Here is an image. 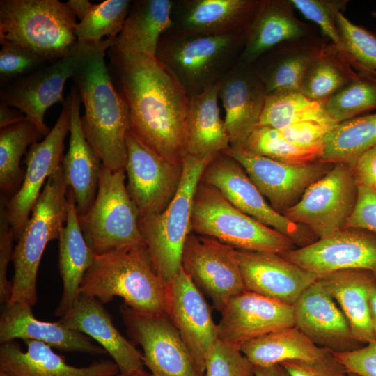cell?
<instances>
[{
	"mask_svg": "<svg viewBox=\"0 0 376 376\" xmlns=\"http://www.w3.org/2000/svg\"><path fill=\"white\" fill-rule=\"evenodd\" d=\"M107 65L123 99L130 130L149 148L178 163L187 154L188 95L173 74L156 58L108 50Z\"/></svg>",
	"mask_w": 376,
	"mask_h": 376,
	"instance_id": "cell-1",
	"label": "cell"
},
{
	"mask_svg": "<svg viewBox=\"0 0 376 376\" xmlns=\"http://www.w3.org/2000/svg\"><path fill=\"white\" fill-rule=\"evenodd\" d=\"M113 40L93 44L72 79L84 107L81 123L86 139L102 164L116 171L125 169L130 123L127 107L105 61V52Z\"/></svg>",
	"mask_w": 376,
	"mask_h": 376,
	"instance_id": "cell-2",
	"label": "cell"
},
{
	"mask_svg": "<svg viewBox=\"0 0 376 376\" xmlns=\"http://www.w3.org/2000/svg\"><path fill=\"white\" fill-rule=\"evenodd\" d=\"M166 283L153 269L145 247L128 248L95 256L80 286V295L103 304L115 297L143 313H166Z\"/></svg>",
	"mask_w": 376,
	"mask_h": 376,
	"instance_id": "cell-3",
	"label": "cell"
},
{
	"mask_svg": "<svg viewBox=\"0 0 376 376\" xmlns=\"http://www.w3.org/2000/svg\"><path fill=\"white\" fill-rule=\"evenodd\" d=\"M246 29L220 35L164 32L155 58L177 78L188 96L219 83L238 62Z\"/></svg>",
	"mask_w": 376,
	"mask_h": 376,
	"instance_id": "cell-4",
	"label": "cell"
},
{
	"mask_svg": "<svg viewBox=\"0 0 376 376\" xmlns=\"http://www.w3.org/2000/svg\"><path fill=\"white\" fill-rule=\"evenodd\" d=\"M68 187L61 166L47 179L13 249L14 274L8 302L25 301L32 306L36 304L37 276L44 251L49 242L58 240L67 221Z\"/></svg>",
	"mask_w": 376,
	"mask_h": 376,
	"instance_id": "cell-5",
	"label": "cell"
},
{
	"mask_svg": "<svg viewBox=\"0 0 376 376\" xmlns=\"http://www.w3.org/2000/svg\"><path fill=\"white\" fill-rule=\"evenodd\" d=\"M214 157L186 154L178 191L160 213L139 217V228L151 265L167 284L180 272L186 240L191 232L193 200L203 170Z\"/></svg>",
	"mask_w": 376,
	"mask_h": 376,
	"instance_id": "cell-6",
	"label": "cell"
},
{
	"mask_svg": "<svg viewBox=\"0 0 376 376\" xmlns=\"http://www.w3.org/2000/svg\"><path fill=\"white\" fill-rule=\"evenodd\" d=\"M75 17L58 0H1L0 42L20 45L52 63L77 43Z\"/></svg>",
	"mask_w": 376,
	"mask_h": 376,
	"instance_id": "cell-7",
	"label": "cell"
},
{
	"mask_svg": "<svg viewBox=\"0 0 376 376\" xmlns=\"http://www.w3.org/2000/svg\"><path fill=\"white\" fill-rule=\"evenodd\" d=\"M190 229L237 250L281 254L297 248L289 237L242 212L201 182L194 196Z\"/></svg>",
	"mask_w": 376,
	"mask_h": 376,
	"instance_id": "cell-8",
	"label": "cell"
},
{
	"mask_svg": "<svg viewBox=\"0 0 376 376\" xmlns=\"http://www.w3.org/2000/svg\"><path fill=\"white\" fill-rule=\"evenodd\" d=\"M125 171H111L102 164L96 197L79 222L95 256L128 248L145 247L139 212L125 184Z\"/></svg>",
	"mask_w": 376,
	"mask_h": 376,
	"instance_id": "cell-9",
	"label": "cell"
},
{
	"mask_svg": "<svg viewBox=\"0 0 376 376\" xmlns=\"http://www.w3.org/2000/svg\"><path fill=\"white\" fill-rule=\"evenodd\" d=\"M358 191L352 168L335 164L283 215L307 227L318 240L323 239L345 228L356 206Z\"/></svg>",
	"mask_w": 376,
	"mask_h": 376,
	"instance_id": "cell-10",
	"label": "cell"
},
{
	"mask_svg": "<svg viewBox=\"0 0 376 376\" xmlns=\"http://www.w3.org/2000/svg\"><path fill=\"white\" fill-rule=\"evenodd\" d=\"M200 182L216 188L242 212L289 237L297 248L318 240L307 227L292 222L274 210L242 165L224 152L208 163Z\"/></svg>",
	"mask_w": 376,
	"mask_h": 376,
	"instance_id": "cell-11",
	"label": "cell"
},
{
	"mask_svg": "<svg viewBox=\"0 0 376 376\" xmlns=\"http://www.w3.org/2000/svg\"><path fill=\"white\" fill-rule=\"evenodd\" d=\"M93 44L77 41L63 56L25 76L1 84L0 104L22 111L43 136L49 132L44 116L53 104H63L65 83L72 79Z\"/></svg>",
	"mask_w": 376,
	"mask_h": 376,
	"instance_id": "cell-12",
	"label": "cell"
},
{
	"mask_svg": "<svg viewBox=\"0 0 376 376\" xmlns=\"http://www.w3.org/2000/svg\"><path fill=\"white\" fill-rule=\"evenodd\" d=\"M120 313L128 336L142 347L144 365L152 376H205L166 313H140L125 304Z\"/></svg>",
	"mask_w": 376,
	"mask_h": 376,
	"instance_id": "cell-13",
	"label": "cell"
},
{
	"mask_svg": "<svg viewBox=\"0 0 376 376\" xmlns=\"http://www.w3.org/2000/svg\"><path fill=\"white\" fill-rule=\"evenodd\" d=\"M181 265L220 313L230 299L246 290L236 249L214 238L190 232Z\"/></svg>",
	"mask_w": 376,
	"mask_h": 376,
	"instance_id": "cell-14",
	"label": "cell"
},
{
	"mask_svg": "<svg viewBox=\"0 0 376 376\" xmlns=\"http://www.w3.org/2000/svg\"><path fill=\"white\" fill-rule=\"evenodd\" d=\"M127 192L139 217L162 212L179 187L182 162L171 161L141 141L130 130L126 136Z\"/></svg>",
	"mask_w": 376,
	"mask_h": 376,
	"instance_id": "cell-15",
	"label": "cell"
},
{
	"mask_svg": "<svg viewBox=\"0 0 376 376\" xmlns=\"http://www.w3.org/2000/svg\"><path fill=\"white\" fill-rule=\"evenodd\" d=\"M70 121V107L65 100L53 128L42 141L35 142L29 147L24 159L26 170L21 186L5 203L6 219L15 240L22 233L45 181L61 166Z\"/></svg>",
	"mask_w": 376,
	"mask_h": 376,
	"instance_id": "cell-16",
	"label": "cell"
},
{
	"mask_svg": "<svg viewBox=\"0 0 376 376\" xmlns=\"http://www.w3.org/2000/svg\"><path fill=\"white\" fill-rule=\"evenodd\" d=\"M224 152L242 165L269 204L281 214L334 166L319 162L304 165L286 164L232 147Z\"/></svg>",
	"mask_w": 376,
	"mask_h": 376,
	"instance_id": "cell-17",
	"label": "cell"
},
{
	"mask_svg": "<svg viewBox=\"0 0 376 376\" xmlns=\"http://www.w3.org/2000/svg\"><path fill=\"white\" fill-rule=\"evenodd\" d=\"M280 255L320 276L348 269H365L376 275V234L362 228H347Z\"/></svg>",
	"mask_w": 376,
	"mask_h": 376,
	"instance_id": "cell-18",
	"label": "cell"
},
{
	"mask_svg": "<svg viewBox=\"0 0 376 376\" xmlns=\"http://www.w3.org/2000/svg\"><path fill=\"white\" fill-rule=\"evenodd\" d=\"M166 286V313L198 370L205 375L206 354L218 339L217 324L212 319L210 306L182 267Z\"/></svg>",
	"mask_w": 376,
	"mask_h": 376,
	"instance_id": "cell-19",
	"label": "cell"
},
{
	"mask_svg": "<svg viewBox=\"0 0 376 376\" xmlns=\"http://www.w3.org/2000/svg\"><path fill=\"white\" fill-rule=\"evenodd\" d=\"M221 315L218 339L238 349L253 338L295 326L292 306L248 290L230 299Z\"/></svg>",
	"mask_w": 376,
	"mask_h": 376,
	"instance_id": "cell-20",
	"label": "cell"
},
{
	"mask_svg": "<svg viewBox=\"0 0 376 376\" xmlns=\"http://www.w3.org/2000/svg\"><path fill=\"white\" fill-rule=\"evenodd\" d=\"M292 306L295 327L317 346L343 353L364 345L354 338L341 309L317 280Z\"/></svg>",
	"mask_w": 376,
	"mask_h": 376,
	"instance_id": "cell-21",
	"label": "cell"
},
{
	"mask_svg": "<svg viewBox=\"0 0 376 376\" xmlns=\"http://www.w3.org/2000/svg\"><path fill=\"white\" fill-rule=\"evenodd\" d=\"M246 290L293 306L320 275L279 253L236 249Z\"/></svg>",
	"mask_w": 376,
	"mask_h": 376,
	"instance_id": "cell-22",
	"label": "cell"
},
{
	"mask_svg": "<svg viewBox=\"0 0 376 376\" xmlns=\"http://www.w3.org/2000/svg\"><path fill=\"white\" fill-rule=\"evenodd\" d=\"M219 83L230 147L242 148L259 125L266 88L252 66L239 61Z\"/></svg>",
	"mask_w": 376,
	"mask_h": 376,
	"instance_id": "cell-23",
	"label": "cell"
},
{
	"mask_svg": "<svg viewBox=\"0 0 376 376\" xmlns=\"http://www.w3.org/2000/svg\"><path fill=\"white\" fill-rule=\"evenodd\" d=\"M261 0H173L175 34L220 35L246 29Z\"/></svg>",
	"mask_w": 376,
	"mask_h": 376,
	"instance_id": "cell-24",
	"label": "cell"
},
{
	"mask_svg": "<svg viewBox=\"0 0 376 376\" xmlns=\"http://www.w3.org/2000/svg\"><path fill=\"white\" fill-rule=\"evenodd\" d=\"M58 322L97 342L111 357L120 373L130 375L143 369V354L118 331L109 313L98 299L80 295L72 308Z\"/></svg>",
	"mask_w": 376,
	"mask_h": 376,
	"instance_id": "cell-25",
	"label": "cell"
},
{
	"mask_svg": "<svg viewBox=\"0 0 376 376\" xmlns=\"http://www.w3.org/2000/svg\"><path fill=\"white\" fill-rule=\"evenodd\" d=\"M16 339L33 340L65 352L100 355L106 351L88 336L63 326L58 321L37 319L25 301L8 302L0 316V343Z\"/></svg>",
	"mask_w": 376,
	"mask_h": 376,
	"instance_id": "cell-26",
	"label": "cell"
},
{
	"mask_svg": "<svg viewBox=\"0 0 376 376\" xmlns=\"http://www.w3.org/2000/svg\"><path fill=\"white\" fill-rule=\"evenodd\" d=\"M66 100L70 113V141L61 168L80 216L88 210L96 197L102 164L84 133L80 114L81 101L75 86L72 88Z\"/></svg>",
	"mask_w": 376,
	"mask_h": 376,
	"instance_id": "cell-27",
	"label": "cell"
},
{
	"mask_svg": "<svg viewBox=\"0 0 376 376\" xmlns=\"http://www.w3.org/2000/svg\"><path fill=\"white\" fill-rule=\"evenodd\" d=\"M23 351L16 340L0 345V371L8 376H115L120 371L113 361L102 359L87 366L69 365L45 343L24 340Z\"/></svg>",
	"mask_w": 376,
	"mask_h": 376,
	"instance_id": "cell-28",
	"label": "cell"
},
{
	"mask_svg": "<svg viewBox=\"0 0 376 376\" xmlns=\"http://www.w3.org/2000/svg\"><path fill=\"white\" fill-rule=\"evenodd\" d=\"M290 0H261L246 31L239 61L251 65L271 49L308 37L306 24L295 15Z\"/></svg>",
	"mask_w": 376,
	"mask_h": 376,
	"instance_id": "cell-29",
	"label": "cell"
},
{
	"mask_svg": "<svg viewBox=\"0 0 376 376\" xmlns=\"http://www.w3.org/2000/svg\"><path fill=\"white\" fill-rule=\"evenodd\" d=\"M317 281L341 309L354 338L363 345L376 341L369 313V294L376 275L365 269H340L322 274Z\"/></svg>",
	"mask_w": 376,
	"mask_h": 376,
	"instance_id": "cell-30",
	"label": "cell"
},
{
	"mask_svg": "<svg viewBox=\"0 0 376 376\" xmlns=\"http://www.w3.org/2000/svg\"><path fill=\"white\" fill-rule=\"evenodd\" d=\"M324 44L311 37L288 41L266 52L251 65L267 93L282 89L299 91Z\"/></svg>",
	"mask_w": 376,
	"mask_h": 376,
	"instance_id": "cell-31",
	"label": "cell"
},
{
	"mask_svg": "<svg viewBox=\"0 0 376 376\" xmlns=\"http://www.w3.org/2000/svg\"><path fill=\"white\" fill-rule=\"evenodd\" d=\"M68 196L67 221L58 238V267L63 292L54 315L60 318L68 313L77 301L81 281L95 257L84 239L74 196L70 189Z\"/></svg>",
	"mask_w": 376,
	"mask_h": 376,
	"instance_id": "cell-32",
	"label": "cell"
},
{
	"mask_svg": "<svg viewBox=\"0 0 376 376\" xmlns=\"http://www.w3.org/2000/svg\"><path fill=\"white\" fill-rule=\"evenodd\" d=\"M219 83L188 96L186 115L187 154L203 159L230 147L224 120L219 115Z\"/></svg>",
	"mask_w": 376,
	"mask_h": 376,
	"instance_id": "cell-33",
	"label": "cell"
},
{
	"mask_svg": "<svg viewBox=\"0 0 376 376\" xmlns=\"http://www.w3.org/2000/svg\"><path fill=\"white\" fill-rule=\"evenodd\" d=\"M173 3V0L133 1L112 47L124 53L155 58L159 41L171 26Z\"/></svg>",
	"mask_w": 376,
	"mask_h": 376,
	"instance_id": "cell-34",
	"label": "cell"
},
{
	"mask_svg": "<svg viewBox=\"0 0 376 376\" xmlns=\"http://www.w3.org/2000/svg\"><path fill=\"white\" fill-rule=\"evenodd\" d=\"M240 350L253 366H258L280 364L291 359L313 360L328 350L315 345L295 326L249 340Z\"/></svg>",
	"mask_w": 376,
	"mask_h": 376,
	"instance_id": "cell-35",
	"label": "cell"
},
{
	"mask_svg": "<svg viewBox=\"0 0 376 376\" xmlns=\"http://www.w3.org/2000/svg\"><path fill=\"white\" fill-rule=\"evenodd\" d=\"M358 72L346 54L330 42H324L306 72L299 91L308 98L323 102L343 88L364 76Z\"/></svg>",
	"mask_w": 376,
	"mask_h": 376,
	"instance_id": "cell-36",
	"label": "cell"
},
{
	"mask_svg": "<svg viewBox=\"0 0 376 376\" xmlns=\"http://www.w3.org/2000/svg\"><path fill=\"white\" fill-rule=\"evenodd\" d=\"M376 145V113L339 123L324 139L319 162L353 168L359 157Z\"/></svg>",
	"mask_w": 376,
	"mask_h": 376,
	"instance_id": "cell-37",
	"label": "cell"
},
{
	"mask_svg": "<svg viewBox=\"0 0 376 376\" xmlns=\"http://www.w3.org/2000/svg\"><path fill=\"white\" fill-rule=\"evenodd\" d=\"M306 121L339 123L329 115L322 102L311 100L299 91L282 89L267 94L258 125L282 130Z\"/></svg>",
	"mask_w": 376,
	"mask_h": 376,
	"instance_id": "cell-38",
	"label": "cell"
},
{
	"mask_svg": "<svg viewBox=\"0 0 376 376\" xmlns=\"http://www.w3.org/2000/svg\"><path fill=\"white\" fill-rule=\"evenodd\" d=\"M43 136L27 117L13 125L0 129V189L9 198L21 186L24 172L20 161L26 148Z\"/></svg>",
	"mask_w": 376,
	"mask_h": 376,
	"instance_id": "cell-39",
	"label": "cell"
},
{
	"mask_svg": "<svg viewBox=\"0 0 376 376\" xmlns=\"http://www.w3.org/2000/svg\"><path fill=\"white\" fill-rule=\"evenodd\" d=\"M242 148L281 162L304 165L318 162L322 156L324 146H299L288 140L279 130L258 125Z\"/></svg>",
	"mask_w": 376,
	"mask_h": 376,
	"instance_id": "cell-40",
	"label": "cell"
},
{
	"mask_svg": "<svg viewBox=\"0 0 376 376\" xmlns=\"http://www.w3.org/2000/svg\"><path fill=\"white\" fill-rule=\"evenodd\" d=\"M131 1L106 0L93 4L85 17L77 23L75 36L79 42L95 44L116 39L129 13Z\"/></svg>",
	"mask_w": 376,
	"mask_h": 376,
	"instance_id": "cell-41",
	"label": "cell"
},
{
	"mask_svg": "<svg viewBox=\"0 0 376 376\" xmlns=\"http://www.w3.org/2000/svg\"><path fill=\"white\" fill-rule=\"evenodd\" d=\"M324 108L341 123L376 109V75L364 76L324 101Z\"/></svg>",
	"mask_w": 376,
	"mask_h": 376,
	"instance_id": "cell-42",
	"label": "cell"
},
{
	"mask_svg": "<svg viewBox=\"0 0 376 376\" xmlns=\"http://www.w3.org/2000/svg\"><path fill=\"white\" fill-rule=\"evenodd\" d=\"M337 24L343 48L356 70L376 75V34L352 23L341 12L337 15Z\"/></svg>",
	"mask_w": 376,
	"mask_h": 376,
	"instance_id": "cell-43",
	"label": "cell"
},
{
	"mask_svg": "<svg viewBox=\"0 0 376 376\" xmlns=\"http://www.w3.org/2000/svg\"><path fill=\"white\" fill-rule=\"evenodd\" d=\"M294 8L303 16L316 24L322 33L340 51L342 45L337 24V15L343 13L347 1L345 0H290Z\"/></svg>",
	"mask_w": 376,
	"mask_h": 376,
	"instance_id": "cell-44",
	"label": "cell"
},
{
	"mask_svg": "<svg viewBox=\"0 0 376 376\" xmlns=\"http://www.w3.org/2000/svg\"><path fill=\"white\" fill-rule=\"evenodd\" d=\"M205 376H255L254 366L240 349L217 339L206 354Z\"/></svg>",
	"mask_w": 376,
	"mask_h": 376,
	"instance_id": "cell-45",
	"label": "cell"
},
{
	"mask_svg": "<svg viewBox=\"0 0 376 376\" xmlns=\"http://www.w3.org/2000/svg\"><path fill=\"white\" fill-rule=\"evenodd\" d=\"M0 43L1 84L29 75L48 63L37 53L20 45L8 41Z\"/></svg>",
	"mask_w": 376,
	"mask_h": 376,
	"instance_id": "cell-46",
	"label": "cell"
},
{
	"mask_svg": "<svg viewBox=\"0 0 376 376\" xmlns=\"http://www.w3.org/2000/svg\"><path fill=\"white\" fill-rule=\"evenodd\" d=\"M290 376H347L345 367L327 350L313 360L291 359L280 363Z\"/></svg>",
	"mask_w": 376,
	"mask_h": 376,
	"instance_id": "cell-47",
	"label": "cell"
},
{
	"mask_svg": "<svg viewBox=\"0 0 376 376\" xmlns=\"http://www.w3.org/2000/svg\"><path fill=\"white\" fill-rule=\"evenodd\" d=\"M7 198L1 196L0 205V302L6 305L12 292V281L7 278V269L12 261L14 236L7 221L5 203Z\"/></svg>",
	"mask_w": 376,
	"mask_h": 376,
	"instance_id": "cell-48",
	"label": "cell"
},
{
	"mask_svg": "<svg viewBox=\"0 0 376 376\" xmlns=\"http://www.w3.org/2000/svg\"><path fill=\"white\" fill-rule=\"evenodd\" d=\"M358 187L357 204L345 228H362L376 234V193L370 187Z\"/></svg>",
	"mask_w": 376,
	"mask_h": 376,
	"instance_id": "cell-49",
	"label": "cell"
},
{
	"mask_svg": "<svg viewBox=\"0 0 376 376\" xmlns=\"http://www.w3.org/2000/svg\"><path fill=\"white\" fill-rule=\"evenodd\" d=\"M338 124H324L314 121L301 122L279 130L290 141L302 146L323 144L324 137Z\"/></svg>",
	"mask_w": 376,
	"mask_h": 376,
	"instance_id": "cell-50",
	"label": "cell"
},
{
	"mask_svg": "<svg viewBox=\"0 0 376 376\" xmlns=\"http://www.w3.org/2000/svg\"><path fill=\"white\" fill-rule=\"evenodd\" d=\"M334 354L348 372L376 376V341L351 352Z\"/></svg>",
	"mask_w": 376,
	"mask_h": 376,
	"instance_id": "cell-51",
	"label": "cell"
},
{
	"mask_svg": "<svg viewBox=\"0 0 376 376\" xmlns=\"http://www.w3.org/2000/svg\"><path fill=\"white\" fill-rule=\"evenodd\" d=\"M352 170L358 185L373 186L376 181V145L359 157Z\"/></svg>",
	"mask_w": 376,
	"mask_h": 376,
	"instance_id": "cell-52",
	"label": "cell"
},
{
	"mask_svg": "<svg viewBox=\"0 0 376 376\" xmlns=\"http://www.w3.org/2000/svg\"><path fill=\"white\" fill-rule=\"evenodd\" d=\"M26 118V115L19 109L9 105L0 104V129L17 124Z\"/></svg>",
	"mask_w": 376,
	"mask_h": 376,
	"instance_id": "cell-53",
	"label": "cell"
},
{
	"mask_svg": "<svg viewBox=\"0 0 376 376\" xmlns=\"http://www.w3.org/2000/svg\"><path fill=\"white\" fill-rule=\"evenodd\" d=\"M65 4L80 21L88 13L93 5L88 0H68Z\"/></svg>",
	"mask_w": 376,
	"mask_h": 376,
	"instance_id": "cell-54",
	"label": "cell"
},
{
	"mask_svg": "<svg viewBox=\"0 0 376 376\" xmlns=\"http://www.w3.org/2000/svg\"><path fill=\"white\" fill-rule=\"evenodd\" d=\"M253 366L255 376H290L281 364L267 366Z\"/></svg>",
	"mask_w": 376,
	"mask_h": 376,
	"instance_id": "cell-55",
	"label": "cell"
},
{
	"mask_svg": "<svg viewBox=\"0 0 376 376\" xmlns=\"http://www.w3.org/2000/svg\"><path fill=\"white\" fill-rule=\"evenodd\" d=\"M369 313L372 328L376 338V283L372 287L369 294Z\"/></svg>",
	"mask_w": 376,
	"mask_h": 376,
	"instance_id": "cell-56",
	"label": "cell"
},
{
	"mask_svg": "<svg viewBox=\"0 0 376 376\" xmlns=\"http://www.w3.org/2000/svg\"><path fill=\"white\" fill-rule=\"evenodd\" d=\"M129 376H152V375H151V373H147L144 369H141V370H139L132 373Z\"/></svg>",
	"mask_w": 376,
	"mask_h": 376,
	"instance_id": "cell-57",
	"label": "cell"
},
{
	"mask_svg": "<svg viewBox=\"0 0 376 376\" xmlns=\"http://www.w3.org/2000/svg\"><path fill=\"white\" fill-rule=\"evenodd\" d=\"M347 376H363L361 375H359L358 373H354V372H348Z\"/></svg>",
	"mask_w": 376,
	"mask_h": 376,
	"instance_id": "cell-58",
	"label": "cell"
},
{
	"mask_svg": "<svg viewBox=\"0 0 376 376\" xmlns=\"http://www.w3.org/2000/svg\"><path fill=\"white\" fill-rule=\"evenodd\" d=\"M371 188L373 189V191L376 193V181L375 182V183L373 185V186L371 187Z\"/></svg>",
	"mask_w": 376,
	"mask_h": 376,
	"instance_id": "cell-59",
	"label": "cell"
},
{
	"mask_svg": "<svg viewBox=\"0 0 376 376\" xmlns=\"http://www.w3.org/2000/svg\"><path fill=\"white\" fill-rule=\"evenodd\" d=\"M372 16L374 17L376 19V10L372 12Z\"/></svg>",
	"mask_w": 376,
	"mask_h": 376,
	"instance_id": "cell-60",
	"label": "cell"
},
{
	"mask_svg": "<svg viewBox=\"0 0 376 376\" xmlns=\"http://www.w3.org/2000/svg\"><path fill=\"white\" fill-rule=\"evenodd\" d=\"M0 376H8V375L5 374L4 373L0 371Z\"/></svg>",
	"mask_w": 376,
	"mask_h": 376,
	"instance_id": "cell-61",
	"label": "cell"
},
{
	"mask_svg": "<svg viewBox=\"0 0 376 376\" xmlns=\"http://www.w3.org/2000/svg\"><path fill=\"white\" fill-rule=\"evenodd\" d=\"M115 376H129V375H124V374H122V373H119L118 375H116Z\"/></svg>",
	"mask_w": 376,
	"mask_h": 376,
	"instance_id": "cell-62",
	"label": "cell"
}]
</instances>
